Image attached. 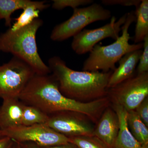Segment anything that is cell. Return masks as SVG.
I'll use <instances>...</instances> for the list:
<instances>
[{"label": "cell", "mask_w": 148, "mask_h": 148, "mask_svg": "<svg viewBox=\"0 0 148 148\" xmlns=\"http://www.w3.org/2000/svg\"><path fill=\"white\" fill-rule=\"evenodd\" d=\"M18 144L20 148H77L75 145L71 143H68L66 145L48 147H42L37 145L36 144L32 143H21Z\"/></svg>", "instance_id": "d4e9b609"}, {"label": "cell", "mask_w": 148, "mask_h": 148, "mask_svg": "<svg viewBox=\"0 0 148 148\" xmlns=\"http://www.w3.org/2000/svg\"><path fill=\"white\" fill-rule=\"evenodd\" d=\"M24 104L18 98L3 99L0 106V131L3 132L22 125Z\"/></svg>", "instance_id": "7c38bea8"}, {"label": "cell", "mask_w": 148, "mask_h": 148, "mask_svg": "<svg viewBox=\"0 0 148 148\" xmlns=\"http://www.w3.org/2000/svg\"><path fill=\"white\" fill-rule=\"evenodd\" d=\"M111 17L110 11L96 3L86 7L74 9L70 18L54 27L50 39L53 41H63L79 34L90 24L108 20Z\"/></svg>", "instance_id": "5b68a950"}, {"label": "cell", "mask_w": 148, "mask_h": 148, "mask_svg": "<svg viewBox=\"0 0 148 148\" xmlns=\"http://www.w3.org/2000/svg\"><path fill=\"white\" fill-rule=\"evenodd\" d=\"M14 142L6 136L0 137V148H13Z\"/></svg>", "instance_id": "484cf974"}, {"label": "cell", "mask_w": 148, "mask_h": 148, "mask_svg": "<svg viewBox=\"0 0 148 148\" xmlns=\"http://www.w3.org/2000/svg\"><path fill=\"white\" fill-rule=\"evenodd\" d=\"M2 132L4 136L9 137L17 143H32L48 147L70 143L69 138L56 132L46 124L21 125Z\"/></svg>", "instance_id": "ba28073f"}, {"label": "cell", "mask_w": 148, "mask_h": 148, "mask_svg": "<svg viewBox=\"0 0 148 148\" xmlns=\"http://www.w3.org/2000/svg\"><path fill=\"white\" fill-rule=\"evenodd\" d=\"M49 116L36 107L24 104L22 112V125L31 126L34 125L46 124Z\"/></svg>", "instance_id": "d6986e66"}, {"label": "cell", "mask_w": 148, "mask_h": 148, "mask_svg": "<svg viewBox=\"0 0 148 148\" xmlns=\"http://www.w3.org/2000/svg\"><path fill=\"white\" fill-rule=\"evenodd\" d=\"M49 116L46 124L67 138L93 136L95 125L83 114L72 111H63Z\"/></svg>", "instance_id": "30bf717a"}, {"label": "cell", "mask_w": 148, "mask_h": 148, "mask_svg": "<svg viewBox=\"0 0 148 148\" xmlns=\"http://www.w3.org/2000/svg\"><path fill=\"white\" fill-rule=\"evenodd\" d=\"M134 110L143 123L148 127V97L140 103Z\"/></svg>", "instance_id": "603a6c76"}, {"label": "cell", "mask_w": 148, "mask_h": 148, "mask_svg": "<svg viewBox=\"0 0 148 148\" xmlns=\"http://www.w3.org/2000/svg\"><path fill=\"white\" fill-rule=\"evenodd\" d=\"M127 126L131 134L141 145L148 143V127L140 120L135 110L127 112Z\"/></svg>", "instance_id": "e0dca14e"}, {"label": "cell", "mask_w": 148, "mask_h": 148, "mask_svg": "<svg viewBox=\"0 0 148 148\" xmlns=\"http://www.w3.org/2000/svg\"><path fill=\"white\" fill-rule=\"evenodd\" d=\"M43 21L39 18L27 27L17 30L8 29L0 34V52L10 53L29 64L37 75L51 73L48 66L38 52L36 36Z\"/></svg>", "instance_id": "3957f363"}, {"label": "cell", "mask_w": 148, "mask_h": 148, "mask_svg": "<svg viewBox=\"0 0 148 148\" xmlns=\"http://www.w3.org/2000/svg\"><path fill=\"white\" fill-rule=\"evenodd\" d=\"M136 21L135 11L127 13V17L121 27L122 34L114 42L109 45H96L84 61L83 71L103 73L113 71L116 64L126 53L143 49V43L130 44L131 37L128 30L133 22Z\"/></svg>", "instance_id": "277c9868"}, {"label": "cell", "mask_w": 148, "mask_h": 148, "mask_svg": "<svg viewBox=\"0 0 148 148\" xmlns=\"http://www.w3.org/2000/svg\"><path fill=\"white\" fill-rule=\"evenodd\" d=\"M33 1L30 0H0V20H5V26L10 28L12 25V14L18 10H23Z\"/></svg>", "instance_id": "ac0fdd59"}, {"label": "cell", "mask_w": 148, "mask_h": 148, "mask_svg": "<svg viewBox=\"0 0 148 148\" xmlns=\"http://www.w3.org/2000/svg\"><path fill=\"white\" fill-rule=\"evenodd\" d=\"M35 74L29 64L13 56L7 63L0 66V98H19Z\"/></svg>", "instance_id": "8992f818"}, {"label": "cell", "mask_w": 148, "mask_h": 148, "mask_svg": "<svg viewBox=\"0 0 148 148\" xmlns=\"http://www.w3.org/2000/svg\"><path fill=\"white\" fill-rule=\"evenodd\" d=\"M112 107L119 121V131L113 148H140L141 144L133 137L127 126V111L117 104H112Z\"/></svg>", "instance_id": "5bb4252c"}, {"label": "cell", "mask_w": 148, "mask_h": 148, "mask_svg": "<svg viewBox=\"0 0 148 148\" xmlns=\"http://www.w3.org/2000/svg\"><path fill=\"white\" fill-rule=\"evenodd\" d=\"M107 96L112 104L127 112L134 110L148 97V72L136 73L129 79L108 89Z\"/></svg>", "instance_id": "52a82bcc"}, {"label": "cell", "mask_w": 148, "mask_h": 148, "mask_svg": "<svg viewBox=\"0 0 148 148\" xmlns=\"http://www.w3.org/2000/svg\"><path fill=\"white\" fill-rule=\"evenodd\" d=\"M52 8L57 10H61L66 7L74 9L81 6L90 5L93 3L92 0H53Z\"/></svg>", "instance_id": "44dd1931"}, {"label": "cell", "mask_w": 148, "mask_h": 148, "mask_svg": "<svg viewBox=\"0 0 148 148\" xmlns=\"http://www.w3.org/2000/svg\"><path fill=\"white\" fill-rule=\"evenodd\" d=\"M69 143L77 148H109L94 136H79L69 138Z\"/></svg>", "instance_id": "ffe728a7"}, {"label": "cell", "mask_w": 148, "mask_h": 148, "mask_svg": "<svg viewBox=\"0 0 148 148\" xmlns=\"http://www.w3.org/2000/svg\"></svg>", "instance_id": "f546056e"}, {"label": "cell", "mask_w": 148, "mask_h": 148, "mask_svg": "<svg viewBox=\"0 0 148 148\" xmlns=\"http://www.w3.org/2000/svg\"><path fill=\"white\" fill-rule=\"evenodd\" d=\"M141 0H102L101 3L106 5H119L123 6L138 7Z\"/></svg>", "instance_id": "cb8c5ba5"}, {"label": "cell", "mask_w": 148, "mask_h": 148, "mask_svg": "<svg viewBox=\"0 0 148 148\" xmlns=\"http://www.w3.org/2000/svg\"><path fill=\"white\" fill-rule=\"evenodd\" d=\"M136 24L134 44L142 43L148 36V1L141 0V3L135 11Z\"/></svg>", "instance_id": "2e32d148"}, {"label": "cell", "mask_w": 148, "mask_h": 148, "mask_svg": "<svg viewBox=\"0 0 148 148\" xmlns=\"http://www.w3.org/2000/svg\"><path fill=\"white\" fill-rule=\"evenodd\" d=\"M13 148H20V147H19V145H18V143H14Z\"/></svg>", "instance_id": "83f0119b"}, {"label": "cell", "mask_w": 148, "mask_h": 148, "mask_svg": "<svg viewBox=\"0 0 148 148\" xmlns=\"http://www.w3.org/2000/svg\"><path fill=\"white\" fill-rule=\"evenodd\" d=\"M143 43V51L136 70V73L138 74L148 72V36L145 38Z\"/></svg>", "instance_id": "7402d4cb"}, {"label": "cell", "mask_w": 148, "mask_h": 148, "mask_svg": "<svg viewBox=\"0 0 148 148\" xmlns=\"http://www.w3.org/2000/svg\"><path fill=\"white\" fill-rule=\"evenodd\" d=\"M119 129L118 116L110 106L103 112L95 124L93 136L101 140L109 148H113Z\"/></svg>", "instance_id": "8fae6325"}, {"label": "cell", "mask_w": 148, "mask_h": 148, "mask_svg": "<svg viewBox=\"0 0 148 148\" xmlns=\"http://www.w3.org/2000/svg\"><path fill=\"white\" fill-rule=\"evenodd\" d=\"M127 13L117 20L115 16L111 18L110 22L103 27L93 29H84L73 37L71 48L78 55L90 52L99 42L108 38L116 40L120 36L121 27L124 24Z\"/></svg>", "instance_id": "9c48e42d"}, {"label": "cell", "mask_w": 148, "mask_h": 148, "mask_svg": "<svg viewBox=\"0 0 148 148\" xmlns=\"http://www.w3.org/2000/svg\"><path fill=\"white\" fill-rule=\"evenodd\" d=\"M48 66L58 82L59 90L67 98L88 103L107 96L109 79L113 71H75L57 56L49 58Z\"/></svg>", "instance_id": "7a4b0ae2"}, {"label": "cell", "mask_w": 148, "mask_h": 148, "mask_svg": "<svg viewBox=\"0 0 148 148\" xmlns=\"http://www.w3.org/2000/svg\"><path fill=\"white\" fill-rule=\"evenodd\" d=\"M49 5L46 2L33 1L31 5L23 10V12L14 19L15 22L9 28L11 31H17L27 27L36 18H38L40 11L47 8Z\"/></svg>", "instance_id": "9a60e30c"}, {"label": "cell", "mask_w": 148, "mask_h": 148, "mask_svg": "<svg viewBox=\"0 0 148 148\" xmlns=\"http://www.w3.org/2000/svg\"><path fill=\"white\" fill-rule=\"evenodd\" d=\"M26 105L36 107L49 116L58 112L72 111L83 114L96 124L109 106L106 97L83 103L64 96L52 74H35L19 96Z\"/></svg>", "instance_id": "6da1fadb"}, {"label": "cell", "mask_w": 148, "mask_h": 148, "mask_svg": "<svg viewBox=\"0 0 148 148\" xmlns=\"http://www.w3.org/2000/svg\"><path fill=\"white\" fill-rule=\"evenodd\" d=\"M142 49L129 52L121 58L118 62V67L112 72L110 77L108 89L128 79L135 75L139 59L143 51Z\"/></svg>", "instance_id": "4fadbf2b"}, {"label": "cell", "mask_w": 148, "mask_h": 148, "mask_svg": "<svg viewBox=\"0 0 148 148\" xmlns=\"http://www.w3.org/2000/svg\"><path fill=\"white\" fill-rule=\"evenodd\" d=\"M3 136H4L3 135V134L2 132L1 131H0V137H3Z\"/></svg>", "instance_id": "f1b7e54d"}, {"label": "cell", "mask_w": 148, "mask_h": 148, "mask_svg": "<svg viewBox=\"0 0 148 148\" xmlns=\"http://www.w3.org/2000/svg\"><path fill=\"white\" fill-rule=\"evenodd\" d=\"M140 148H148V143L142 144L141 145Z\"/></svg>", "instance_id": "4316f807"}]
</instances>
